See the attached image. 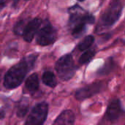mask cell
<instances>
[{
    "label": "cell",
    "instance_id": "cell-1",
    "mask_svg": "<svg viewBox=\"0 0 125 125\" xmlns=\"http://www.w3.org/2000/svg\"><path fill=\"white\" fill-rule=\"evenodd\" d=\"M36 59L37 56L30 55L12 67L4 76V86L7 89H12L19 86L25 78L27 73L33 67Z\"/></svg>",
    "mask_w": 125,
    "mask_h": 125
},
{
    "label": "cell",
    "instance_id": "cell-2",
    "mask_svg": "<svg viewBox=\"0 0 125 125\" xmlns=\"http://www.w3.org/2000/svg\"><path fill=\"white\" fill-rule=\"evenodd\" d=\"M56 70L59 77L63 81L71 79L75 71V67L73 57L70 54L62 56L56 63Z\"/></svg>",
    "mask_w": 125,
    "mask_h": 125
},
{
    "label": "cell",
    "instance_id": "cell-3",
    "mask_svg": "<svg viewBox=\"0 0 125 125\" xmlns=\"http://www.w3.org/2000/svg\"><path fill=\"white\" fill-rule=\"evenodd\" d=\"M122 4L119 0H113L100 18L103 26H111L119 18L122 13Z\"/></svg>",
    "mask_w": 125,
    "mask_h": 125
},
{
    "label": "cell",
    "instance_id": "cell-4",
    "mask_svg": "<svg viewBox=\"0 0 125 125\" xmlns=\"http://www.w3.org/2000/svg\"><path fill=\"white\" fill-rule=\"evenodd\" d=\"M48 105L46 103L36 105L29 114L25 125H43L48 116Z\"/></svg>",
    "mask_w": 125,
    "mask_h": 125
},
{
    "label": "cell",
    "instance_id": "cell-5",
    "mask_svg": "<svg viewBox=\"0 0 125 125\" xmlns=\"http://www.w3.org/2000/svg\"><path fill=\"white\" fill-rule=\"evenodd\" d=\"M56 29L50 23H46L38 31L37 42L42 46L49 45L56 41Z\"/></svg>",
    "mask_w": 125,
    "mask_h": 125
},
{
    "label": "cell",
    "instance_id": "cell-6",
    "mask_svg": "<svg viewBox=\"0 0 125 125\" xmlns=\"http://www.w3.org/2000/svg\"><path fill=\"white\" fill-rule=\"evenodd\" d=\"M102 88L100 83H94L78 89L75 92V98L78 100H83L97 94Z\"/></svg>",
    "mask_w": 125,
    "mask_h": 125
},
{
    "label": "cell",
    "instance_id": "cell-7",
    "mask_svg": "<svg viewBox=\"0 0 125 125\" xmlns=\"http://www.w3.org/2000/svg\"><path fill=\"white\" fill-rule=\"evenodd\" d=\"M41 22H42L41 20L39 18H34L32 21H29L23 34V39L26 42H31L35 34L38 31V29L41 24Z\"/></svg>",
    "mask_w": 125,
    "mask_h": 125
},
{
    "label": "cell",
    "instance_id": "cell-8",
    "mask_svg": "<svg viewBox=\"0 0 125 125\" xmlns=\"http://www.w3.org/2000/svg\"><path fill=\"white\" fill-rule=\"evenodd\" d=\"M122 113V109L121 107V103L119 100H112L107 109V116L108 119L111 122L117 120Z\"/></svg>",
    "mask_w": 125,
    "mask_h": 125
},
{
    "label": "cell",
    "instance_id": "cell-9",
    "mask_svg": "<svg viewBox=\"0 0 125 125\" xmlns=\"http://www.w3.org/2000/svg\"><path fill=\"white\" fill-rule=\"evenodd\" d=\"M75 122V114L70 110L64 111L54 121L53 125H73Z\"/></svg>",
    "mask_w": 125,
    "mask_h": 125
},
{
    "label": "cell",
    "instance_id": "cell-10",
    "mask_svg": "<svg viewBox=\"0 0 125 125\" xmlns=\"http://www.w3.org/2000/svg\"><path fill=\"white\" fill-rule=\"evenodd\" d=\"M25 85L28 91L31 92H36L39 88V79H38L37 75L36 73L31 75L26 79Z\"/></svg>",
    "mask_w": 125,
    "mask_h": 125
},
{
    "label": "cell",
    "instance_id": "cell-11",
    "mask_svg": "<svg viewBox=\"0 0 125 125\" xmlns=\"http://www.w3.org/2000/svg\"><path fill=\"white\" fill-rule=\"evenodd\" d=\"M42 82L48 86L53 88L57 85V81L55 75L51 71H46L43 73L42 77Z\"/></svg>",
    "mask_w": 125,
    "mask_h": 125
},
{
    "label": "cell",
    "instance_id": "cell-12",
    "mask_svg": "<svg viewBox=\"0 0 125 125\" xmlns=\"http://www.w3.org/2000/svg\"><path fill=\"white\" fill-rule=\"evenodd\" d=\"M94 38L93 36H91V35H89V36H86L78 45V48L80 51H86L87 50L94 42Z\"/></svg>",
    "mask_w": 125,
    "mask_h": 125
},
{
    "label": "cell",
    "instance_id": "cell-13",
    "mask_svg": "<svg viewBox=\"0 0 125 125\" xmlns=\"http://www.w3.org/2000/svg\"><path fill=\"white\" fill-rule=\"evenodd\" d=\"M86 25L83 23H80L74 26H73V35L75 38H78L83 35V34L86 31Z\"/></svg>",
    "mask_w": 125,
    "mask_h": 125
},
{
    "label": "cell",
    "instance_id": "cell-14",
    "mask_svg": "<svg viewBox=\"0 0 125 125\" xmlns=\"http://www.w3.org/2000/svg\"><path fill=\"white\" fill-rule=\"evenodd\" d=\"M95 54V52L93 50H88L85 51L80 57L79 59V62L81 64H86L89 62H90L92 58L94 57Z\"/></svg>",
    "mask_w": 125,
    "mask_h": 125
},
{
    "label": "cell",
    "instance_id": "cell-15",
    "mask_svg": "<svg viewBox=\"0 0 125 125\" xmlns=\"http://www.w3.org/2000/svg\"><path fill=\"white\" fill-rule=\"evenodd\" d=\"M28 23H26V21L25 20H21V21L17 22V23L15 24V26L14 27L15 34L17 35H23Z\"/></svg>",
    "mask_w": 125,
    "mask_h": 125
},
{
    "label": "cell",
    "instance_id": "cell-16",
    "mask_svg": "<svg viewBox=\"0 0 125 125\" xmlns=\"http://www.w3.org/2000/svg\"><path fill=\"white\" fill-rule=\"evenodd\" d=\"M29 109V105L27 102H22L18 108V111H17V116L19 118H23V116H25V115L26 114L27 111Z\"/></svg>",
    "mask_w": 125,
    "mask_h": 125
},
{
    "label": "cell",
    "instance_id": "cell-17",
    "mask_svg": "<svg viewBox=\"0 0 125 125\" xmlns=\"http://www.w3.org/2000/svg\"><path fill=\"white\" fill-rule=\"evenodd\" d=\"M9 0H0V6L1 7H3L5 5V4Z\"/></svg>",
    "mask_w": 125,
    "mask_h": 125
},
{
    "label": "cell",
    "instance_id": "cell-18",
    "mask_svg": "<svg viewBox=\"0 0 125 125\" xmlns=\"http://www.w3.org/2000/svg\"><path fill=\"white\" fill-rule=\"evenodd\" d=\"M1 70H0V81H1Z\"/></svg>",
    "mask_w": 125,
    "mask_h": 125
},
{
    "label": "cell",
    "instance_id": "cell-19",
    "mask_svg": "<svg viewBox=\"0 0 125 125\" xmlns=\"http://www.w3.org/2000/svg\"><path fill=\"white\" fill-rule=\"evenodd\" d=\"M78 1H83L84 0H78Z\"/></svg>",
    "mask_w": 125,
    "mask_h": 125
}]
</instances>
